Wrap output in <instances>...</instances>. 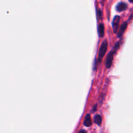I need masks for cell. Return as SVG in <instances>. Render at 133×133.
<instances>
[{"label":"cell","mask_w":133,"mask_h":133,"mask_svg":"<svg viewBox=\"0 0 133 133\" xmlns=\"http://www.w3.org/2000/svg\"><path fill=\"white\" fill-rule=\"evenodd\" d=\"M79 133H87V131L85 130H81V131H79Z\"/></svg>","instance_id":"9c48e42d"},{"label":"cell","mask_w":133,"mask_h":133,"mask_svg":"<svg viewBox=\"0 0 133 133\" xmlns=\"http://www.w3.org/2000/svg\"><path fill=\"white\" fill-rule=\"evenodd\" d=\"M127 27V22H125L123 23V24L121 25L120 28H119V30L118 31V37L120 38L121 36L123 35V34L124 33L125 31L126 30Z\"/></svg>","instance_id":"277c9868"},{"label":"cell","mask_w":133,"mask_h":133,"mask_svg":"<svg viewBox=\"0 0 133 133\" xmlns=\"http://www.w3.org/2000/svg\"><path fill=\"white\" fill-rule=\"evenodd\" d=\"M119 42H117L115 46H114V49L112 50L108 54L107 58L106 59V62H105V66H106L107 68L109 69L111 67L112 64L113 59H114V54H115L116 53V51L117 49H118V48H119Z\"/></svg>","instance_id":"6da1fadb"},{"label":"cell","mask_w":133,"mask_h":133,"mask_svg":"<svg viewBox=\"0 0 133 133\" xmlns=\"http://www.w3.org/2000/svg\"><path fill=\"white\" fill-rule=\"evenodd\" d=\"M129 2L132 3V0H129Z\"/></svg>","instance_id":"8fae6325"},{"label":"cell","mask_w":133,"mask_h":133,"mask_svg":"<svg viewBox=\"0 0 133 133\" xmlns=\"http://www.w3.org/2000/svg\"><path fill=\"white\" fill-rule=\"evenodd\" d=\"M94 122L97 124L98 125H101V123H102V118H101V116L99 114H97V115L95 116L94 117Z\"/></svg>","instance_id":"ba28073f"},{"label":"cell","mask_w":133,"mask_h":133,"mask_svg":"<svg viewBox=\"0 0 133 133\" xmlns=\"http://www.w3.org/2000/svg\"><path fill=\"white\" fill-rule=\"evenodd\" d=\"M84 125L86 127H90L92 125V119L90 114H87L84 121Z\"/></svg>","instance_id":"8992f818"},{"label":"cell","mask_w":133,"mask_h":133,"mask_svg":"<svg viewBox=\"0 0 133 133\" xmlns=\"http://www.w3.org/2000/svg\"><path fill=\"white\" fill-rule=\"evenodd\" d=\"M99 35L101 38L103 37L104 35H105V27H104V25L103 23H100L99 25Z\"/></svg>","instance_id":"52a82bcc"},{"label":"cell","mask_w":133,"mask_h":133,"mask_svg":"<svg viewBox=\"0 0 133 133\" xmlns=\"http://www.w3.org/2000/svg\"><path fill=\"white\" fill-rule=\"evenodd\" d=\"M99 18H101V12L100 11V10H99Z\"/></svg>","instance_id":"30bf717a"},{"label":"cell","mask_w":133,"mask_h":133,"mask_svg":"<svg viewBox=\"0 0 133 133\" xmlns=\"http://www.w3.org/2000/svg\"><path fill=\"white\" fill-rule=\"evenodd\" d=\"M127 4L125 3H119L116 6V9L118 12H122L124 11L127 9Z\"/></svg>","instance_id":"5b68a950"},{"label":"cell","mask_w":133,"mask_h":133,"mask_svg":"<svg viewBox=\"0 0 133 133\" xmlns=\"http://www.w3.org/2000/svg\"><path fill=\"white\" fill-rule=\"evenodd\" d=\"M119 20H120V17L118 16H115V18H114V19H113L112 29L114 32H116L117 31H118V27H119Z\"/></svg>","instance_id":"3957f363"},{"label":"cell","mask_w":133,"mask_h":133,"mask_svg":"<svg viewBox=\"0 0 133 133\" xmlns=\"http://www.w3.org/2000/svg\"><path fill=\"white\" fill-rule=\"evenodd\" d=\"M108 48V43L107 40L103 41V42L101 44V47H100L99 51V55H98V62H101L102 61L103 58L105 56V53H106L107 50Z\"/></svg>","instance_id":"7a4b0ae2"}]
</instances>
